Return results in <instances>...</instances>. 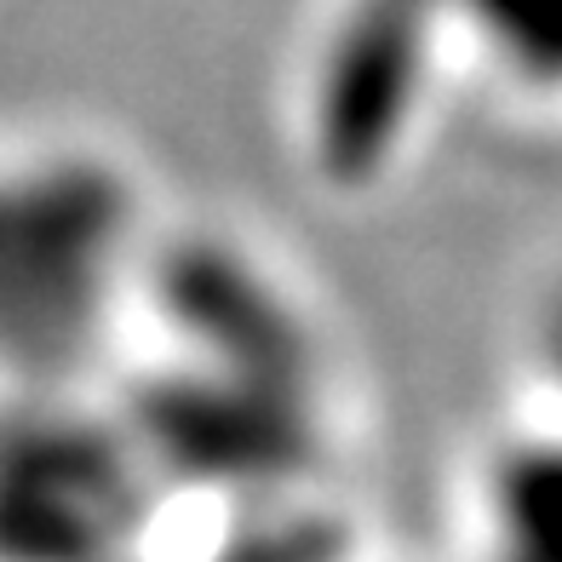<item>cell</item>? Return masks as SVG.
Here are the masks:
<instances>
[{
    "mask_svg": "<svg viewBox=\"0 0 562 562\" xmlns=\"http://www.w3.org/2000/svg\"><path fill=\"white\" fill-rule=\"evenodd\" d=\"M161 224L138 167L92 133L12 144L0 190V356L12 391H81L138 316Z\"/></svg>",
    "mask_w": 562,
    "mask_h": 562,
    "instance_id": "obj_1",
    "label": "cell"
},
{
    "mask_svg": "<svg viewBox=\"0 0 562 562\" xmlns=\"http://www.w3.org/2000/svg\"><path fill=\"white\" fill-rule=\"evenodd\" d=\"M459 46V0H327L293 92V149L316 195L373 201L396 184Z\"/></svg>",
    "mask_w": 562,
    "mask_h": 562,
    "instance_id": "obj_2",
    "label": "cell"
},
{
    "mask_svg": "<svg viewBox=\"0 0 562 562\" xmlns=\"http://www.w3.org/2000/svg\"><path fill=\"white\" fill-rule=\"evenodd\" d=\"M138 316L156 327L161 362L327 391V334L276 252L224 224H161L144 265Z\"/></svg>",
    "mask_w": 562,
    "mask_h": 562,
    "instance_id": "obj_3",
    "label": "cell"
},
{
    "mask_svg": "<svg viewBox=\"0 0 562 562\" xmlns=\"http://www.w3.org/2000/svg\"><path fill=\"white\" fill-rule=\"evenodd\" d=\"M121 402L81 391H12L7 414V551L12 562H121L156 494Z\"/></svg>",
    "mask_w": 562,
    "mask_h": 562,
    "instance_id": "obj_4",
    "label": "cell"
},
{
    "mask_svg": "<svg viewBox=\"0 0 562 562\" xmlns=\"http://www.w3.org/2000/svg\"><path fill=\"white\" fill-rule=\"evenodd\" d=\"M161 482L218 494H293L327 459V391L156 362L121 396Z\"/></svg>",
    "mask_w": 562,
    "mask_h": 562,
    "instance_id": "obj_5",
    "label": "cell"
},
{
    "mask_svg": "<svg viewBox=\"0 0 562 562\" xmlns=\"http://www.w3.org/2000/svg\"><path fill=\"white\" fill-rule=\"evenodd\" d=\"M476 562H562V414L494 442L482 459Z\"/></svg>",
    "mask_w": 562,
    "mask_h": 562,
    "instance_id": "obj_6",
    "label": "cell"
},
{
    "mask_svg": "<svg viewBox=\"0 0 562 562\" xmlns=\"http://www.w3.org/2000/svg\"><path fill=\"white\" fill-rule=\"evenodd\" d=\"M459 35L517 98L562 110V0H459Z\"/></svg>",
    "mask_w": 562,
    "mask_h": 562,
    "instance_id": "obj_7",
    "label": "cell"
},
{
    "mask_svg": "<svg viewBox=\"0 0 562 562\" xmlns=\"http://www.w3.org/2000/svg\"><path fill=\"white\" fill-rule=\"evenodd\" d=\"M522 345H528V368L546 391V414H562V265L540 281V293L528 304Z\"/></svg>",
    "mask_w": 562,
    "mask_h": 562,
    "instance_id": "obj_8",
    "label": "cell"
}]
</instances>
